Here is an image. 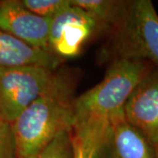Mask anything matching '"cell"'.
Listing matches in <instances>:
<instances>
[{"mask_svg": "<svg viewBox=\"0 0 158 158\" xmlns=\"http://www.w3.org/2000/svg\"><path fill=\"white\" fill-rule=\"evenodd\" d=\"M98 28L94 20L82 9L70 4L50 19L49 49L62 60L77 56Z\"/></svg>", "mask_w": 158, "mask_h": 158, "instance_id": "cell-5", "label": "cell"}, {"mask_svg": "<svg viewBox=\"0 0 158 158\" xmlns=\"http://www.w3.org/2000/svg\"><path fill=\"white\" fill-rule=\"evenodd\" d=\"M22 6L35 16L49 19L70 6V0H19Z\"/></svg>", "mask_w": 158, "mask_h": 158, "instance_id": "cell-12", "label": "cell"}, {"mask_svg": "<svg viewBox=\"0 0 158 158\" xmlns=\"http://www.w3.org/2000/svg\"><path fill=\"white\" fill-rule=\"evenodd\" d=\"M75 80L57 71L48 89L11 124L16 158H34L62 132L75 123Z\"/></svg>", "mask_w": 158, "mask_h": 158, "instance_id": "cell-1", "label": "cell"}, {"mask_svg": "<svg viewBox=\"0 0 158 158\" xmlns=\"http://www.w3.org/2000/svg\"><path fill=\"white\" fill-rule=\"evenodd\" d=\"M56 72L37 65L0 67V121L11 124L48 89Z\"/></svg>", "mask_w": 158, "mask_h": 158, "instance_id": "cell-4", "label": "cell"}, {"mask_svg": "<svg viewBox=\"0 0 158 158\" xmlns=\"http://www.w3.org/2000/svg\"><path fill=\"white\" fill-rule=\"evenodd\" d=\"M156 158H158V145L156 148Z\"/></svg>", "mask_w": 158, "mask_h": 158, "instance_id": "cell-15", "label": "cell"}, {"mask_svg": "<svg viewBox=\"0 0 158 158\" xmlns=\"http://www.w3.org/2000/svg\"><path fill=\"white\" fill-rule=\"evenodd\" d=\"M70 4L82 9L94 20L98 32H111L122 16L127 1L70 0Z\"/></svg>", "mask_w": 158, "mask_h": 158, "instance_id": "cell-11", "label": "cell"}, {"mask_svg": "<svg viewBox=\"0 0 158 158\" xmlns=\"http://www.w3.org/2000/svg\"><path fill=\"white\" fill-rule=\"evenodd\" d=\"M154 68L139 59L115 58L104 78L74 99L75 125L111 122L123 114L128 98L145 75Z\"/></svg>", "mask_w": 158, "mask_h": 158, "instance_id": "cell-2", "label": "cell"}, {"mask_svg": "<svg viewBox=\"0 0 158 158\" xmlns=\"http://www.w3.org/2000/svg\"><path fill=\"white\" fill-rule=\"evenodd\" d=\"M0 158H16V148L11 124L0 121Z\"/></svg>", "mask_w": 158, "mask_h": 158, "instance_id": "cell-14", "label": "cell"}, {"mask_svg": "<svg viewBox=\"0 0 158 158\" xmlns=\"http://www.w3.org/2000/svg\"><path fill=\"white\" fill-rule=\"evenodd\" d=\"M110 34L113 59L143 60L158 69V14L150 0L127 1Z\"/></svg>", "mask_w": 158, "mask_h": 158, "instance_id": "cell-3", "label": "cell"}, {"mask_svg": "<svg viewBox=\"0 0 158 158\" xmlns=\"http://www.w3.org/2000/svg\"><path fill=\"white\" fill-rule=\"evenodd\" d=\"M111 122L75 125L71 130L73 158H111Z\"/></svg>", "mask_w": 158, "mask_h": 158, "instance_id": "cell-10", "label": "cell"}, {"mask_svg": "<svg viewBox=\"0 0 158 158\" xmlns=\"http://www.w3.org/2000/svg\"><path fill=\"white\" fill-rule=\"evenodd\" d=\"M49 24L25 9L19 0H0V30L29 45L50 51Z\"/></svg>", "mask_w": 158, "mask_h": 158, "instance_id": "cell-7", "label": "cell"}, {"mask_svg": "<svg viewBox=\"0 0 158 158\" xmlns=\"http://www.w3.org/2000/svg\"><path fill=\"white\" fill-rule=\"evenodd\" d=\"M62 60L50 51L29 45L0 30V67L37 65L57 69Z\"/></svg>", "mask_w": 158, "mask_h": 158, "instance_id": "cell-9", "label": "cell"}, {"mask_svg": "<svg viewBox=\"0 0 158 158\" xmlns=\"http://www.w3.org/2000/svg\"><path fill=\"white\" fill-rule=\"evenodd\" d=\"M34 158H73L71 131L61 133Z\"/></svg>", "mask_w": 158, "mask_h": 158, "instance_id": "cell-13", "label": "cell"}, {"mask_svg": "<svg viewBox=\"0 0 158 158\" xmlns=\"http://www.w3.org/2000/svg\"><path fill=\"white\" fill-rule=\"evenodd\" d=\"M125 119L135 126L156 148L158 145V69L149 70L128 98Z\"/></svg>", "mask_w": 158, "mask_h": 158, "instance_id": "cell-6", "label": "cell"}, {"mask_svg": "<svg viewBox=\"0 0 158 158\" xmlns=\"http://www.w3.org/2000/svg\"><path fill=\"white\" fill-rule=\"evenodd\" d=\"M111 158H156V148L124 115L111 121Z\"/></svg>", "mask_w": 158, "mask_h": 158, "instance_id": "cell-8", "label": "cell"}]
</instances>
